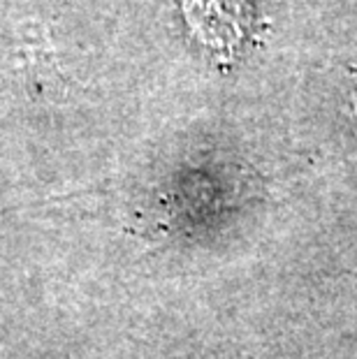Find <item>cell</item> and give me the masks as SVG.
I'll use <instances>...</instances> for the list:
<instances>
[{"label": "cell", "instance_id": "6da1fadb", "mask_svg": "<svg viewBox=\"0 0 357 359\" xmlns=\"http://www.w3.org/2000/svg\"><path fill=\"white\" fill-rule=\"evenodd\" d=\"M184 10L195 33L211 47L230 49L244 37L246 0H186Z\"/></svg>", "mask_w": 357, "mask_h": 359}]
</instances>
